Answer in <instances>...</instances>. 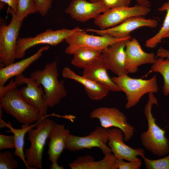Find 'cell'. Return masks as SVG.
I'll use <instances>...</instances> for the list:
<instances>
[{"label":"cell","instance_id":"obj_1","mask_svg":"<svg viewBox=\"0 0 169 169\" xmlns=\"http://www.w3.org/2000/svg\"><path fill=\"white\" fill-rule=\"evenodd\" d=\"M17 86L12 80L8 84L0 87V106L20 123L30 125L41 118L40 113L23 99Z\"/></svg>","mask_w":169,"mask_h":169},{"label":"cell","instance_id":"obj_2","mask_svg":"<svg viewBox=\"0 0 169 169\" xmlns=\"http://www.w3.org/2000/svg\"><path fill=\"white\" fill-rule=\"evenodd\" d=\"M148 97L144 110L147 129L141 134V141L144 148L153 155L163 156L169 153V140L166 136V131L156 124L151 113L152 105H158V100L154 93H149Z\"/></svg>","mask_w":169,"mask_h":169},{"label":"cell","instance_id":"obj_3","mask_svg":"<svg viewBox=\"0 0 169 169\" xmlns=\"http://www.w3.org/2000/svg\"><path fill=\"white\" fill-rule=\"evenodd\" d=\"M57 63L56 61L45 65L42 69H36L30 77L44 88V98L49 107L52 108L67 95L64 82L58 79Z\"/></svg>","mask_w":169,"mask_h":169},{"label":"cell","instance_id":"obj_4","mask_svg":"<svg viewBox=\"0 0 169 169\" xmlns=\"http://www.w3.org/2000/svg\"><path fill=\"white\" fill-rule=\"evenodd\" d=\"M46 117H42L35 128H32L28 132V139L31 145L24 153L27 163L32 169L42 168L44 147L50 132L55 123Z\"/></svg>","mask_w":169,"mask_h":169},{"label":"cell","instance_id":"obj_5","mask_svg":"<svg viewBox=\"0 0 169 169\" xmlns=\"http://www.w3.org/2000/svg\"><path fill=\"white\" fill-rule=\"evenodd\" d=\"M111 78L125 94L127 102L125 107L127 109L135 106L146 94L156 93L159 90L156 75L148 79L132 78L128 74Z\"/></svg>","mask_w":169,"mask_h":169},{"label":"cell","instance_id":"obj_6","mask_svg":"<svg viewBox=\"0 0 169 169\" xmlns=\"http://www.w3.org/2000/svg\"><path fill=\"white\" fill-rule=\"evenodd\" d=\"M8 12L12 18L9 23L7 25L2 19L0 26V67L14 62L17 42L20 28L23 20L18 18L10 8Z\"/></svg>","mask_w":169,"mask_h":169},{"label":"cell","instance_id":"obj_7","mask_svg":"<svg viewBox=\"0 0 169 169\" xmlns=\"http://www.w3.org/2000/svg\"><path fill=\"white\" fill-rule=\"evenodd\" d=\"M81 29L79 27L73 29L64 28L56 30L48 29L33 37L18 38L17 42L15 58L18 59L23 58L28 49L37 45H56L75 32Z\"/></svg>","mask_w":169,"mask_h":169},{"label":"cell","instance_id":"obj_8","mask_svg":"<svg viewBox=\"0 0 169 169\" xmlns=\"http://www.w3.org/2000/svg\"><path fill=\"white\" fill-rule=\"evenodd\" d=\"M87 32L82 29L67 38L65 41L68 46L64 52L68 54L72 55L76 50L81 47H89L102 52L116 42L131 38H117L108 34L96 36L89 34Z\"/></svg>","mask_w":169,"mask_h":169},{"label":"cell","instance_id":"obj_9","mask_svg":"<svg viewBox=\"0 0 169 169\" xmlns=\"http://www.w3.org/2000/svg\"><path fill=\"white\" fill-rule=\"evenodd\" d=\"M90 117L92 119H98L101 126L105 129L114 127L120 130L124 134L125 141H130L134 135V127L127 122L125 114L116 108H96L91 112Z\"/></svg>","mask_w":169,"mask_h":169},{"label":"cell","instance_id":"obj_10","mask_svg":"<svg viewBox=\"0 0 169 169\" xmlns=\"http://www.w3.org/2000/svg\"><path fill=\"white\" fill-rule=\"evenodd\" d=\"M108 142L107 129L101 126H98L85 136H78L70 134L66 141V149L71 151H75L84 149L97 147L105 155L112 153L107 145Z\"/></svg>","mask_w":169,"mask_h":169},{"label":"cell","instance_id":"obj_11","mask_svg":"<svg viewBox=\"0 0 169 169\" xmlns=\"http://www.w3.org/2000/svg\"><path fill=\"white\" fill-rule=\"evenodd\" d=\"M151 11L150 8L139 5L109 9L100 14L94 23L100 29H104L115 26L132 17L144 16Z\"/></svg>","mask_w":169,"mask_h":169},{"label":"cell","instance_id":"obj_12","mask_svg":"<svg viewBox=\"0 0 169 169\" xmlns=\"http://www.w3.org/2000/svg\"><path fill=\"white\" fill-rule=\"evenodd\" d=\"M14 81L17 85L26 84L19 90L20 92L27 103L38 110L41 118L47 116L49 107L44 99L42 86L34 79L22 74L16 76Z\"/></svg>","mask_w":169,"mask_h":169},{"label":"cell","instance_id":"obj_13","mask_svg":"<svg viewBox=\"0 0 169 169\" xmlns=\"http://www.w3.org/2000/svg\"><path fill=\"white\" fill-rule=\"evenodd\" d=\"M158 24V22L155 19L137 16L129 18L110 28L104 29L88 28L86 29V31L99 35L108 34L119 38H131L130 34L134 30L143 27L155 28Z\"/></svg>","mask_w":169,"mask_h":169},{"label":"cell","instance_id":"obj_14","mask_svg":"<svg viewBox=\"0 0 169 169\" xmlns=\"http://www.w3.org/2000/svg\"><path fill=\"white\" fill-rule=\"evenodd\" d=\"M107 131L108 146L116 158L130 161L137 159L138 156H145L142 148H133L125 143L124 134L120 130L115 128L107 129Z\"/></svg>","mask_w":169,"mask_h":169},{"label":"cell","instance_id":"obj_15","mask_svg":"<svg viewBox=\"0 0 169 169\" xmlns=\"http://www.w3.org/2000/svg\"><path fill=\"white\" fill-rule=\"evenodd\" d=\"M109 9L99 1L89 2L86 0H71L64 11L72 18L84 22L95 19Z\"/></svg>","mask_w":169,"mask_h":169},{"label":"cell","instance_id":"obj_16","mask_svg":"<svg viewBox=\"0 0 169 169\" xmlns=\"http://www.w3.org/2000/svg\"><path fill=\"white\" fill-rule=\"evenodd\" d=\"M125 66L128 73L137 72L140 66L153 64L156 60L153 53H148L142 49L138 41L135 38L126 41L125 48Z\"/></svg>","mask_w":169,"mask_h":169},{"label":"cell","instance_id":"obj_17","mask_svg":"<svg viewBox=\"0 0 169 169\" xmlns=\"http://www.w3.org/2000/svg\"><path fill=\"white\" fill-rule=\"evenodd\" d=\"M127 40L116 42L101 52L108 69L117 76L128 74L125 66V48Z\"/></svg>","mask_w":169,"mask_h":169},{"label":"cell","instance_id":"obj_18","mask_svg":"<svg viewBox=\"0 0 169 169\" xmlns=\"http://www.w3.org/2000/svg\"><path fill=\"white\" fill-rule=\"evenodd\" d=\"M108 70L102 54L83 69L82 75L89 78L113 92L121 91L120 88L110 78Z\"/></svg>","mask_w":169,"mask_h":169},{"label":"cell","instance_id":"obj_19","mask_svg":"<svg viewBox=\"0 0 169 169\" xmlns=\"http://www.w3.org/2000/svg\"><path fill=\"white\" fill-rule=\"evenodd\" d=\"M70 131L64 125L55 123L49 134L48 154L51 162H57L64 150L66 149L67 138Z\"/></svg>","mask_w":169,"mask_h":169},{"label":"cell","instance_id":"obj_20","mask_svg":"<svg viewBox=\"0 0 169 169\" xmlns=\"http://www.w3.org/2000/svg\"><path fill=\"white\" fill-rule=\"evenodd\" d=\"M62 75L65 78L74 80L83 85L89 98L92 100H100L106 97L110 90L105 86L83 76L78 75L68 67H64Z\"/></svg>","mask_w":169,"mask_h":169},{"label":"cell","instance_id":"obj_21","mask_svg":"<svg viewBox=\"0 0 169 169\" xmlns=\"http://www.w3.org/2000/svg\"><path fill=\"white\" fill-rule=\"evenodd\" d=\"M49 49L48 45L43 46L40 48L35 53L28 58L0 67V87L5 86L6 82L11 78L22 74L27 68L41 57L44 51Z\"/></svg>","mask_w":169,"mask_h":169},{"label":"cell","instance_id":"obj_22","mask_svg":"<svg viewBox=\"0 0 169 169\" xmlns=\"http://www.w3.org/2000/svg\"><path fill=\"white\" fill-rule=\"evenodd\" d=\"M116 159L112 153L104 155L103 159L98 161L87 155L79 157L69 166L71 169H115Z\"/></svg>","mask_w":169,"mask_h":169},{"label":"cell","instance_id":"obj_23","mask_svg":"<svg viewBox=\"0 0 169 169\" xmlns=\"http://www.w3.org/2000/svg\"><path fill=\"white\" fill-rule=\"evenodd\" d=\"M38 121L30 125H23L21 128L16 129L12 126L9 121L6 123L2 118H0V128L5 127L8 128L9 130L7 132L13 133L14 136L15 146L14 155L20 158L28 169H32L28 165L26 161L23 150L24 137L27 133L31 129L35 127Z\"/></svg>","mask_w":169,"mask_h":169},{"label":"cell","instance_id":"obj_24","mask_svg":"<svg viewBox=\"0 0 169 169\" xmlns=\"http://www.w3.org/2000/svg\"><path fill=\"white\" fill-rule=\"evenodd\" d=\"M101 52L87 47H81L77 49L72 55L71 63L79 68L84 69L98 58Z\"/></svg>","mask_w":169,"mask_h":169},{"label":"cell","instance_id":"obj_25","mask_svg":"<svg viewBox=\"0 0 169 169\" xmlns=\"http://www.w3.org/2000/svg\"><path fill=\"white\" fill-rule=\"evenodd\" d=\"M158 10L161 12L166 11V15L162 25L158 32L154 36L146 41L145 45L148 48H152L156 47L169 32V0L162 4Z\"/></svg>","mask_w":169,"mask_h":169},{"label":"cell","instance_id":"obj_26","mask_svg":"<svg viewBox=\"0 0 169 169\" xmlns=\"http://www.w3.org/2000/svg\"><path fill=\"white\" fill-rule=\"evenodd\" d=\"M160 57L152 64L150 71L159 73L162 76L164 82L163 92L165 95L167 96L169 95V59Z\"/></svg>","mask_w":169,"mask_h":169},{"label":"cell","instance_id":"obj_27","mask_svg":"<svg viewBox=\"0 0 169 169\" xmlns=\"http://www.w3.org/2000/svg\"><path fill=\"white\" fill-rule=\"evenodd\" d=\"M37 12L35 0H18L17 10L14 13L18 18L23 20L29 15Z\"/></svg>","mask_w":169,"mask_h":169},{"label":"cell","instance_id":"obj_28","mask_svg":"<svg viewBox=\"0 0 169 169\" xmlns=\"http://www.w3.org/2000/svg\"><path fill=\"white\" fill-rule=\"evenodd\" d=\"M18 166V161L12 153L8 151L0 152V169H16Z\"/></svg>","mask_w":169,"mask_h":169},{"label":"cell","instance_id":"obj_29","mask_svg":"<svg viewBox=\"0 0 169 169\" xmlns=\"http://www.w3.org/2000/svg\"><path fill=\"white\" fill-rule=\"evenodd\" d=\"M142 158L146 169H169V155L156 160L149 159L145 156Z\"/></svg>","mask_w":169,"mask_h":169},{"label":"cell","instance_id":"obj_30","mask_svg":"<svg viewBox=\"0 0 169 169\" xmlns=\"http://www.w3.org/2000/svg\"><path fill=\"white\" fill-rule=\"evenodd\" d=\"M141 165V161L138 158L128 162L116 158L115 163V169H139Z\"/></svg>","mask_w":169,"mask_h":169},{"label":"cell","instance_id":"obj_31","mask_svg":"<svg viewBox=\"0 0 169 169\" xmlns=\"http://www.w3.org/2000/svg\"><path fill=\"white\" fill-rule=\"evenodd\" d=\"M131 0H99L109 9L129 6Z\"/></svg>","mask_w":169,"mask_h":169},{"label":"cell","instance_id":"obj_32","mask_svg":"<svg viewBox=\"0 0 169 169\" xmlns=\"http://www.w3.org/2000/svg\"><path fill=\"white\" fill-rule=\"evenodd\" d=\"M15 141L13 135L8 136L0 134V150L15 149Z\"/></svg>","mask_w":169,"mask_h":169},{"label":"cell","instance_id":"obj_33","mask_svg":"<svg viewBox=\"0 0 169 169\" xmlns=\"http://www.w3.org/2000/svg\"><path fill=\"white\" fill-rule=\"evenodd\" d=\"M38 12L43 16H45L51 8L53 0H35Z\"/></svg>","mask_w":169,"mask_h":169},{"label":"cell","instance_id":"obj_34","mask_svg":"<svg viewBox=\"0 0 169 169\" xmlns=\"http://www.w3.org/2000/svg\"><path fill=\"white\" fill-rule=\"evenodd\" d=\"M18 0H0V8H2L4 4H7L8 8L15 13L17 10Z\"/></svg>","mask_w":169,"mask_h":169},{"label":"cell","instance_id":"obj_35","mask_svg":"<svg viewBox=\"0 0 169 169\" xmlns=\"http://www.w3.org/2000/svg\"><path fill=\"white\" fill-rule=\"evenodd\" d=\"M157 55L161 57L166 58L169 59V51L160 48L157 52Z\"/></svg>","mask_w":169,"mask_h":169},{"label":"cell","instance_id":"obj_36","mask_svg":"<svg viewBox=\"0 0 169 169\" xmlns=\"http://www.w3.org/2000/svg\"><path fill=\"white\" fill-rule=\"evenodd\" d=\"M138 4L141 6L150 8L151 3L149 0H136Z\"/></svg>","mask_w":169,"mask_h":169},{"label":"cell","instance_id":"obj_37","mask_svg":"<svg viewBox=\"0 0 169 169\" xmlns=\"http://www.w3.org/2000/svg\"><path fill=\"white\" fill-rule=\"evenodd\" d=\"M50 169H63V167L59 165L57 162H51V164L50 166Z\"/></svg>","mask_w":169,"mask_h":169},{"label":"cell","instance_id":"obj_38","mask_svg":"<svg viewBox=\"0 0 169 169\" xmlns=\"http://www.w3.org/2000/svg\"><path fill=\"white\" fill-rule=\"evenodd\" d=\"M169 38V32L164 37V38Z\"/></svg>","mask_w":169,"mask_h":169},{"label":"cell","instance_id":"obj_39","mask_svg":"<svg viewBox=\"0 0 169 169\" xmlns=\"http://www.w3.org/2000/svg\"><path fill=\"white\" fill-rule=\"evenodd\" d=\"M90 2H97L99 1V0H89Z\"/></svg>","mask_w":169,"mask_h":169}]
</instances>
